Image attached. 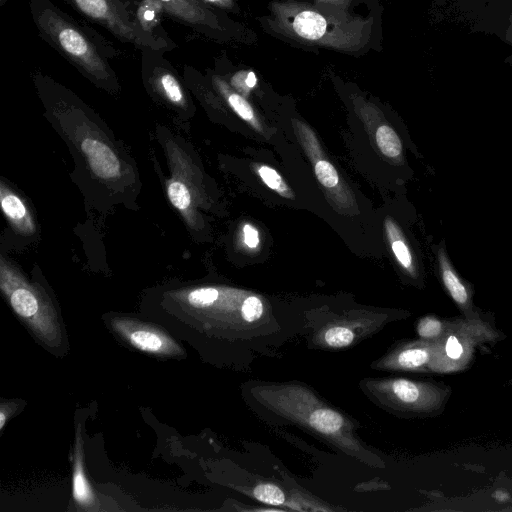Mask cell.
Segmentation results:
<instances>
[{
	"instance_id": "obj_18",
	"label": "cell",
	"mask_w": 512,
	"mask_h": 512,
	"mask_svg": "<svg viewBox=\"0 0 512 512\" xmlns=\"http://www.w3.org/2000/svg\"><path fill=\"white\" fill-rule=\"evenodd\" d=\"M314 170L319 182L323 186L332 188L338 184V173L330 162L326 160H319L315 164Z\"/></svg>"
},
{
	"instance_id": "obj_22",
	"label": "cell",
	"mask_w": 512,
	"mask_h": 512,
	"mask_svg": "<svg viewBox=\"0 0 512 512\" xmlns=\"http://www.w3.org/2000/svg\"><path fill=\"white\" fill-rule=\"evenodd\" d=\"M445 349L447 356L451 359H458L463 353V347L454 335L447 339Z\"/></svg>"
},
{
	"instance_id": "obj_3",
	"label": "cell",
	"mask_w": 512,
	"mask_h": 512,
	"mask_svg": "<svg viewBox=\"0 0 512 512\" xmlns=\"http://www.w3.org/2000/svg\"><path fill=\"white\" fill-rule=\"evenodd\" d=\"M39 35L84 77L108 92L120 88L107 49L51 0H28Z\"/></svg>"
},
{
	"instance_id": "obj_4",
	"label": "cell",
	"mask_w": 512,
	"mask_h": 512,
	"mask_svg": "<svg viewBox=\"0 0 512 512\" xmlns=\"http://www.w3.org/2000/svg\"><path fill=\"white\" fill-rule=\"evenodd\" d=\"M78 13L102 26L119 41L142 50L167 52L175 48L172 40L147 33L137 21L131 0H66Z\"/></svg>"
},
{
	"instance_id": "obj_8",
	"label": "cell",
	"mask_w": 512,
	"mask_h": 512,
	"mask_svg": "<svg viewBox=\"0 0 512 512\" xmlns=\"http://www.w3.org/2000/svg\"><path fill=\"white\" fill-rule=\"evenodd\" d=\"M114 329L135 348L156 355L181 352L177 343L160 328L130 318L113 320Z\"/></svg>"
},
{
	"instance_id": "obj_25",
	"label": "cell",
	"mask_w": 512,
	"mask_h": 512,
	"mask_svg": "<svg viewBox=\"0 0 512 512\" xmlns=\"http://www.w3.org/2000/svg\"><path fill=\"white\" fill-rule=\"evenodd\" d=\"M209 6L219 9L232 10L235 7L234 0H201Z\"/></svg>"
},
{
	"instance_id": "obj_24",
	"label": "cell",
	"mask_w": 512,
	"mask_h": 512,
	"mask_svg": "<svg viewBox=\"0 0 512 512\" xmlns=\"http://www.w3.org/2000/svg\"><path fill=\"white\" fill-rule=\"evenodd\" d=\"M315 4L346 11L352 0H314Z\"/></svg>"
},
{
	"instance_id": "obj_23",
	"label": "cell",
	"mask_w": 512,
	"mask_h": 512,
	"mask_svg": "<svg viewBox=\"0 0 512 512\" xmlns=\"http://www.w3.org/2000/svg\"><path fill=\"white\" fill-rule=\"evenodd\" d=\"M243 233L244 241L247 244V246L254 248L258 245L259 235L257 230L253 226L246 224L243 228Z\"/></svg>"
},
{
	"instance_id": "obj_21",
	"label": "cell",
	"mask_w": 512,
	"mask_h": 512,
	"mask_svg": "<svg viewBox=\"0 0 512 512\" xmlns=\"http://www.w3.org/2000/svg\"><path fill=\"white\" fill-rule=\"evenodd\" d=\"M441 329V322L432 317L421 319L417 325V332L422 338L436 337L440 334Z\"/></svg>"
},
{
	"instance_id": "obj_13",
	"label": "cell",
	"mask_w": 512,
	"mask_h": 512,
	"mask_svg": "<svg viewBox=\"0 0 512 512\" xmlns=\"http://www.w3.org/2000/svg\"><path fill=\"white\" fill-rule=\"evenodd\" d=\"M166 190L173 206L188 219L192 206V194L185 181L178 177H173L167 181Z\"/></svg>"
},
{
	"instance_id": "obj_7",
	"label": "cell",
	"mask_w": 512,
	"mask_h": 512,
	"mask_svg": "<svg viewBox=\"0 0 512 512\" xmlns=\"http://www.w3.org/2000/svg\"><path fill=\"white\" fill-rule=\"evenodd\" d=\"M164 14L206 36L225 34L224 20L201 0H155Z\"/></svg>"
},
{
	"instance_id": "obj_1",
	"label": "cell",
	"mask_w": 512,
	"mask_h": 512,
	"mask_svg": "<svg viewBox=\"0 0 512 512\" xmlns=\"http://www.w3.org/2000/svg\"><path fill=\"white\" fill-rule=\"evenodd\" d=\"M249 393L269 416L298 425L362 462L384 466L356 437L351 420L309 387L294 382L258 383L251 386Z\"/></svg>"
},
{
	"instance_id": "obj_16",
	"label": "cell",
	"mask_w": 512,
	"mask_h": 512,
	"mask_svg": "<svg viewBox=\"0 0 512 512\" xmlns=\"http://www.w3.org/2000/svg\"><path fill=\"white\" fill-rule=\"evenodd\" d=\"M376 142L385 156L396 158L401 154V141L396 132L388 125H382L377 129Z\"/></svg>"
},
{
	"instance_id": "obj_5",
	"label": "cell",
	"mask_w": 512,
	"mask_h": 512,
	"mask_svg": "<svg viewBox=\"0 0 512 512\" xmlns=\"http://www.w3.org/2000/svg\"><path fill=\"white\" fill-rule=\"evenodd\" d=\"M0 287L18 316L39 332L46 333L44 324H50L53 315L46 299L4 258H1L0 265Z\"/></svg>"
},
{
	"instance_id": "obj_11",
	"label": "cell",
	"mask_w": 512,
	"mask_h": 512,
	"mask_svg": "<svg viewBox=\"0 0 512 512\" xmlns=\"http://www.w3.org/2000/svg\"><path fill=\"white\" fill-rule=\"evenodd\" d=\"M137 21L143 30L156 37L171 40L162 27L161 18L164 10L155 0H131Z\"/></svg>"
},
{
	"instance_id": "obj_6",
	"label": "cell",
	"mask_w": 512,
	"mask_h": 512,
	"mask_svg": "<svg viewBox=\"0 0 512 512\" xmlns=\"http://www.w3.org/2000/svg\"><path fill=\"white\" fill-rule=\"evenodd\" d=\"M164 53L151 48L141 50L143 83L152 95L166 104L178 110H188L185 88Z\"/></svg>"
},
{
	"instance_id": "obj_2",
	"label": "cell",
	"mask_w": 512,
	"mask_h": 512,
	"mask_svg": "<svg viewBox=\"0 0 512 512\" xmlns=\"http://www.w3.org/2000/svg\"><path fill=\"white\" fill-rule=\"evenodd\" d=\"M265 25L299 43L351 53L370 41L373 18L299 0H278L269 4Z\"/></svg>"
},
{
	"instance_id": "obj_15",
	"label": "cell",
	"mask_w": 512,
	"mask_h": 512,
	"mask_svg": "<svg viewBox=\"0 0 512 512\" xmlns=\"http://www.w3.org/2000/svg\"><path fill=\"white\" fill-rule=\"evenodd\" d=\"M325 346L330 348H345L355 341L354 331L347 325L334 324L325 328L320 336Z\"/></svg>"
},
{
	"instance_id": "obj_14",
	"label": "cell",
	"mask_w": 512,
	"mask_h": 512,
	"mask_svg": "<svg viewBox=\"0 0 512 512\" xmlns=\"http://www.w3.org/2000/svg\"><path fill=\"white\" fill-rule=\"evenodd\" d=\"M386 227L387 232L389 233L391 247L395 257L404 269H406L410 274L414 275V259L407 243L402 238V234L400 233L399 229L388 219L386 221Z\"/></svg>"
},
{
	"instance_id": "obj_10",
	"label": "cell",
	"mask_w": 512,
	"mask_h": 512,
	"mask_svg": "<svg viewBox=\"0 0 512 512\" xmlns=\"http://www.w3.org/2000/svg\"><path fill=\"white\" fill-rule=\"evenodd\" d=\"M437 263L441 280L448 293L458 305L466 307L470 300L469 292L452 266L445 245H442L437 251Z\"/></svg>"
},
{
	"instance_id": "obj_19",
	"label": "cell",
	"mask_w": 512,
	"mask_h": 512,
	"mask_svg": "<svg viewBox=\"0 0 512 512\" xmlns=\"http://www.w3.org/2000/svg\"><path fill=\"white\" fill-rule=\"evenodd\" d=\"M230 84L240 92H248L257 85V77L252 70H241L233 74Z\"/></svg>"
},
{
	"instance_id": "obj_12",
	"label": "cell",
	"mask_w": 512,
	"mask_h": 512,
	"mask_svg": "<svg viewBox=\"0 0 512 512\" xmlns=\"http://www.w3.org/2000/svg\"><path fill=\"white\" fill-rule=\"evenodd\" d=\"M81 437H77L73 466V498L81 507L88 509L95 505V496L83 467Z\"/></svg>"
},
{
	"instance_id": "obj_17",
	"label": "cell",
	"mask_w": 512,
	"mask_h": 512,
	"mask_svg": "<svg viewBox=\"0 0 512 512\" xmlns=\"http://www.w3.org/2000/svg\"><path fill=\"white\" fill-rule=\"evenodd\" d=\"M252 494L258 501L272 506L283 505L286 501L283 490L272 483L258 484L254 487Z\"/></svg>"
},
{
	"instance_id": "obj_9",
	"label": "cell",
	"mask_w": 512,
	"mask_h": 512,
	"mask_svg": "<svg viewBox=\"0 0 512 512\" xmlns=\"http://www.w3.org/2000/svg\"><path fill=\"white\" fill-rule=\"evenodd\" d=\"M0 200L4 215L18 232L30 235L35 231L32 216L25 202L3 182L0 187Z\"/></svg>"
},
{
	"instance_id": "obj_20",
	"label": "cell",
	"mask_w": 512,
	"mask_h": 512,
	"mask_svg": "<svg viewBox=\"0 0 512 512\" xmlns=\"http://www.w3.org/2000/svg\"><path fill=\"white\" fill-rule=\"evenodd\" d=\"M259 175L264 183L271 189L277 190L279 192H284L286 190V185L282 181L280 175L274 169L268 166H261L259 168Z\"/></svg>"
}]
</instances>
